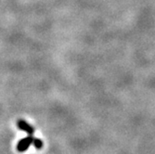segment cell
I'll list each match as a JSON object with an SVG mask.
<instances>
[{
    "label": "cell",
    "instance_id": "obj_1",
    "mask_svg": "<svg viewBox=\"0 0 155 154\" xmlns=\"http://www.w3.org/2000/svg\"><path fill=\"white\" fill-rule=\"evenodd\" d=\"M34 138L35 137H34V136H28L24 138H21L17 144V150L19 152L26 151L32 144L34 145Z\"/></svg>",
    "mask_w": 155,
    "mask_h": 154
},
{
    "label": "cell",
    "instance_id": "obj_2",
    "mask_svg": "<svg viewBox=\"0 0 155 154\" xmlns=\"http://www.w3.org/2000/svg\"><path fill=\"white\" fill-rule=\"evenodd\" d=\"M17 126H18L19 129H20L23 132H26L28 136H34V128L32 126H30L27 122H25L24 120H19L17 123Z\"/></svg>",
    "mask_w": 155,
    "mask_h": 154
}]
</instances>
